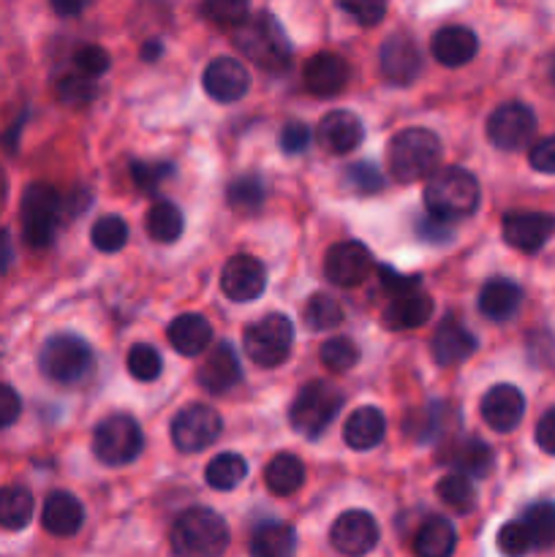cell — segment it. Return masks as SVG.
<instances>
[{
	"label": "cell",
	"instance_id": "cell-1",
	"mask_svg": "<svg viewBox=\"0 0 555 557\" xmlns=\"http://www.w3.org/2000/svg\"><path fill=\"white\" fill-rule=\"evenodd\" d=\"M234 44H237L239 54L256 63L259 69L286 71L292 65V44H288L286 33H283L281 22L270 14V11H259V14H248L237 27H234Z\"/></svg>",
	"mask_w": 555,
	"mask_h": 557
},
{
	"label": "cell",
	"instance_id": "cell-2",
	"mask_svg": "<svg viewBox=\"0 0 555 557\" xmlns=\"http://www.w3.org/2000/svg\"><path fill=\"white\" fill-rule=\"evenodd\" d=\"M479 183L468 169L441 166L435 169L424 185V207L444 221H462L473 215L479 207Z\"/></svg>",
	"mask_w": 555,
	"mask_h": 557
},
{
	"label": "cell",
	"instance_id": "cell-3",
	"mask_svg": "<svg viewBox=\"0 0 555 557\" xmlns=\"http://www.w3.org/2000/svg\"><path fill=\"white\" fill-rule=\"evenodd\" d=\"M172 549L183 557H212L229 547V525L218 511L196 506L183 511L172 525Z\"/></svg>",
	"mask_w": 555,
	"mask_h": 557
},
{
	"label": "cell",
	"instance_id": "cell-4",
	"mask_svg": "<svg viewBox=\"0 0 555 557\" xmlns=\"http://www.w3.org/2000/svg\"><path fill=\"white\" fill-rule=\"evenodd\" d=\"M441 163V141L428 128H406L390 145V172L397 183L430 177Z\"/></svg>",
	"mask_w": 555,
	"mask_h": 557
},
{
	"label": "cell",
	"instance_id": "cell-5",
	"mask_svg": "<svg viewBox=\"0 0 555 557\" xmlns=\"http://www.w3.org/2000/svg\"><path fill=\"white\" fill-rule=\"evenodd\" d=\"M343 408V392L337 389L330 381H310L299 389V395L294 397L292 411V428L297 430L305 438L316 441L326 428H330L332 419L341 413Z\"/></svg>",
	"mask_w": 555,
	"mask_h": 557
},
{
	"label": "cell",
	"instance_id": "cell-6",
	"mask_svg": "<svg viewBox=\"0 0 555 557\" xmlns=\"http://www.w3.org/2000/svg\"><path fill=\"white\" fill-rule=\"evenodd\" d=\"M38 368L54 384H76L90 373L92 348L76 335H54L41 346Z\"/></svg>",
	"mask_w": 555,
	"mask_h": 557
},
{
	"label": "cell",
	"instance_id": "cell-7",
	"mask_svg": "<svg viewBox=\"0 0 555 557\" xmlns=\"http://www.w3.org/2000/svg\"><path fill=\"white\" fill-rule=\"evenodd\" d=\"M63 196L49 185H30L22 196V237L30 248L52 245L58 223L63 218Z\"/></svg>",
	"mask_w": 555,
	"mask_h": 557
},
{
	"label": "cell",
	"instance_id": "cell-8",
	"mask_svg": "<svg viewBox=\"0 0 555 557\" xmlns=\"http://www.w3.org/2000/svg\"><path fill=\"white\" fill-rule=\"evenodd\" d=\"M141 449H145V435H141L139 422L128 413L107 417L92 435V451L109 468L128 466L141 455Z\"/></svg>",
	"mask_w": 555,
	"mask_h": 557
},
{
	"label": "cell",
	"instance_id": "cell-9",
	"mask_svg": "<svg viewBox=\"0 0 555 557\" xmlns=\"http://www.w3.org/2000/svg\"><path fill=\"white\" fill-rule=\"evenodd\" d=\"M245 354L259 368H278L286 362L294 346V324L281 313H270L254 326H248L243 337Z\"/></svg>",
	"mask_w": 555,
	"mask_h": 557
},
{
	"label": "cell",
	"instance_id": "cell-10",
	"mask_svg": "<svg viewBox=\"0 0 555 557\" xmlns=\"http://www.w3.org/2000/svg\"><path fill=\"white\" fill-rule=\"evenodd\" d=\"M221 413L205 403H194L185 406L183 411L174 417L172 422V441L180 451L185 455H199V451L210 449L221 435Z\"/></svg>",
	"mask_w": 555,
	"mask_h": 557
},
{
	"label": "cell",
	"instance_id": "cell-11",
	"mask_svg": "<svg viewBox=\"0 0 555 557\" xmlns=\"http://www.w3.org/2000/svg\"><path fill=\"white\" fill-rule=\"evenodd\" d=\"M533 131H536V114L531 107L520 101L501 103L488 120V139L498 150L515 152L531 141Z\"/></svg>",
	"mask_w": 555,
	"mask_h": 557
},
{
	"label": "cell",
	"instance_id": "cell-12",
	"mask_svg": "<svg viewBox=\"0 0 555 557\" xmlns=\"http://www.w3.org/2000/svg\"><path fill=\"white\" fill-rule=\"evenodd\" d=\"M373 272V253L362 243H337L324 256L326 281L341 288H354L365 283Z\"/></svg>",
	"mask_w": 555,
	"mask_h": 557
},
{
	"label": "cell",
	"instance_id": "cell-13",
	"mask_svg": "<svg viewBox=\"0 0 555 557\" xmlns=\"http://www.w3.org/2000/svg\"><path fill=\"white\" fill-rule=\"evenodd\" d=\"M504 239L515 250L536 253L555 237V215L536 210H517L504 215Z\"/></svg>",
	"mask_w": 555,
	"mask_h": 557
},
{
	"label": "cell",
	"instance_id": "cell-14",
	"mask_svg": "<svg viewBox=\"0 0 555 557\" xmlns=\"http://www.w3.org/2000/svg\"><path fill=\"white\" fill-rule=\"evenodd\" d=\"M330 542L341 555H368L379 544V522L362 509L343 511L332 525Z\"/></svg>",
	"mask_w": 555,
	"mask_h": 557
},
{
	"label": "cell",
	"instance_id": "cell-15",
	"mask_svg": "<svg viewBox=\"0 0 555 557\" xmlns=\"http://www.w3.org/2000/svg\"><path fill=\"white\" fill-rule=\"evenodd\" d=\"M264 286V264L248 253H239L234 259H229L221 272V288L232 302H254L256 297H261Z\"/></svg>",
	"mask_w": 555,
	"mask_h": 557
},
{
	"label": "cell",
	"instance_id": "cell-16",
	"mask_svg": "<svg viewBox=\"0 0 555 557\" xmlns=\"http://www.w3.org/2000/svg\"><path fill=\"white\" fill-rule=\"evenodd\" d=\"M422 71V52L406 33L386 38L381 47V74L392 85H411Z\"/></svg>",
	"mask_w": 555,
	"mask_h": 557
},
{
	"label": "cell",
	"instance_id": "cell-17",
	"mask_svg": "<svg viewBox=\"0 0 555 557\" xmlns=\"http://www.w3.org/2000/svg\"><path fill=\"white\" fill-rule=\"evenodd\" d=\"M250 74L237 58H215L205 69V90L212 101L234 103L248 92Z\"/></svg>",
	"mask_w": 555,
	"mask_h": 557
},
{
	"label": "cell",
	"instance_id": "cell-18",
	"mask_svg": "<svg viewBox=\"0 0 555 557\" xmlns=\"http://www.w3.org/2000/svg\"><path fill=\"white\" fill-rule=\"evenodd\" d=\"M522 413H526V397L517 386L495 384L482 397V419L495 433H511L522 422Z\"/></svg>",
	"mask_w": 555,
	"mask_h": 557
},
{
	"label": "cell",
	"instance_id": "cell-19",
	"mask_svg": "<svg viewBox=\"0 0 555 557\" xmlns=\"http://www.w3.org/2000/svg\"><path fill=\"white\" fill-rule=\"evenodd\" d=\"M199 384L205 386L210 395H226L243 379V368H239L237 351H234L232 343H218L212 346L210 357L199 364V373H196Z\"/></svg>",
	"mask_w": 555,
	"mask_h": 557
},
{
	"label": "cell",
	"instance_id": "cell-20",
	"mask_svg": "<svg viewBox=\"0 0 555 557\" xmlns=\"http://www.w3.org/2000/svg\"><path fill=\"white\" fill-rule=\"evenodd\" d=\"M305 90L313 96L330 98L337 96L343 87L348 85V65L341 54L335 52H319L305 63L303 69Z\"/></svg>",
	"mask_w": 555,
	"mask_h": 557
},
{
	"label": "cell",
	"instance_id": "cell-21",
	"mask_svg": "<svg viewBox=\"0 0 555 557\" xmlns=\"http://www.w3.org/2000/svg\"><path fill=\"white\" fill-rule=\"evenodd\" d=\"M365 125L362 120L354 112H346V109H335V112L324 114L319 123V139L321 145L326 147L335 156H343V152H351L362 145Z\"/></svg>",
	"mask_w": 555,
	"mask_h": 557
},
{
	"label": "cell",
	"instance_id": "cell-22",
	"mask_svg": "<svg viewBox=\"0 0 555 557\" xmlns=\"http://www.w3.org/2000/svg\"><path fill=\"white\" fill-rule=\"evenodd\" d=\"M433 58L446 69H460V65L471 63L473 54L479 49V38L471 27L449 25L441 27L433 36Z\"/></svg>",
	"mask_w": 555,
	"mask_h": 557
},
{
	"label": "cell",
	"instance_id": "cell-23",
	"mask_svg": "<svg viewBox=\"0 0 555 557\" xmlns=\"http://www.w3.org/2000/svg\"><path fill=\"white\" fill-rule=\"evenodd\" d=\"M441 462L457 473L466 476H488L490 468L495 466V455L484 441L479 438H460L452 441L444 451H441Z\"/></svg>",
	"mask_w": 555,
	"mask_h": 557
},
{
	"label": "cell",
	"instance_id": "cell-24",
	"mask_svg": "<svg viewBox=\"0 0 555 557\" xmlns=\"http://www.w3.org/2000/svg\"><path fill=\"white\" fill-rule=\"evenodd\" d=\"M82 522H85V509H82V504L71 493L58 490V493H52L47 500H44L41 525L44 531L52 533V536H60V539L74 536V533L82 528Z\"/></svg>",
	"mask_w": 555,
	"mask_h": 557
},
{
	"label": "cell",
	"instance_id": "cell-25",
	"mask_svg": "<svg viewBox=\"0 0 555 557\" xmlns=\"http://www.w3.org/2000/svg\"><path fill=\"white\" fill-rule=\"evenodd\" d=\"M430 348H433L435 362L444 364V368H449V364L466 362V359L477 351V337H473L471 332L460 324V321L446 319V321H441V326L435 330Z\"/></svg>",
	"mask_w": 555,
	"mask_h": 557
},
{
	"label": "cell",
	"instance_id": "cell-26",
	"mask_svg": "<svg viewBox=\"0 0 555 557\" xmlns=\"http://www.w3.org/2000/svg\"><path fill=\"white\" fill-rule=\"evenodd\" d=\"M169 343L183 357H199L210 348L212 343V326L205 315L199 313H183L169 324Z\"/></svg>",
	"mask_w": 555,
	"mask_h": 557
},
{
	"label": "cell",
	"instance_id": "cell-27",
	"mask_svg": "<svg viewBox=\"0 0 555 557\" xmlns=\"http://www.w3.org/2000/svg\"><path fill=\"white\" fill-rule=\"evenodd\" d=\"M386 435V419L379 408L365 406L357 408L351 417L343 424V441L348 444V449L354 451H368L373 446H379Z\"/></svg>",
	"mask_w": 555,
	"mask_h": 557
},
{
	"label": "cell",
	"instance_id": "cell-28",
	"mask_svg": "<svg viewBox=\"0 0 555 557\" xmlns=\"http://www.w3.org/2000/svg\"><path fill=\"white\" fill-rule=\"evenodd\" d=\"M430 315H433V299L424 297V294L406 292V294H397V297L386 305L384 324L386 330H395V332L419 330V326L428 324Z\"/></svg>",
	"mask_w": 555,
	"mask_h": 557
},
{
	"label": "cell",
	"instance_id": "cell-29",
	"mask_svg": "<svg viewBox=\"0 0 555 557\" xmlns=\"http://www.w3.org/2000/svg\"><path fill=\"white\" fill-rule=\"evenodd\" d=\"M520 305L522 288L515 281H506V277H495V281L484 283L482 294H479V310L490 321L511 319L520 310Z\"/></svg>",
	"mask_w": 555,
	"mask_h": 557
},
{
	"label": "cell",
	"instance_id": "cell-30",
	"mask_svg": "<svg viewBox=\"0 0 555 557\" xmlns=\"http://www.w3.org/2000/svg\"><path fill=\"white\" fill-rule=\"evenodd\" d=\"M457 547V531L449 520L444 517H433L419 528L417 539H414V553L419 557H446L455 553Z\"/></svg>",
	"mask_w": 555,
	"mask_h": 557
},
{
	"label": "cell",
	"instance_id": "cell-31",
	"mask_svg": "<svg viewBox=\"0 0 555 557\" xmlns=\"http://www.w3.org/2000/svg\"><path fill=\"white\" fill-rule=\"evenodd\" d=\"M294 549H297V533L283 522H267L256 528L250 539V553L256 557H288L294 555Z\"/></svg>",
	"mask_w": 555,
	"mask_h": 557
},
{
	"label": "cell",
	"instance_id": "cell-32",
	"mask_svg": "<svg viewBox=\"0 0 555 557\" xmlns=\"http://www.w3.org/2000/svg\"><path fill=\"white\" fill-rule=\"evenodd\" d=\"M264 484L272 495H292L305 484V466L294 455L272 457L264 468Z\"/></svg>",
	"mask_w": 555,
	"mask_h": 557
},
{
	"label": "cell",
	"instance_id": "cell-33",
	"mask_svg": "<svg viewBox=\"0 0 555 557\" xmlns=\"http://www.w3.org/2000/svg\"><path fill=\"white\" fill-rule=\"evenodd\" d=\"M183 212H180L177 205H172V201H156V205L147 210L145 228L147 234H150V239H156V243H174V239H180V234H183Z\"/></svg>",
	"mask_w": 555,
	"mask_h": 557
},
{
	"label": "cell",
	"instance_id": "cell-34",
	"mask_svg": "<svg viewBox=\"0 0 555 557\" xmlns=\"http://www.w3.org/2000/svg\"><path fill=\"white\" fill-rule=\"evenodd\" d=\"M33 520V495L25 487L0 490V528L22 531Z\"/></svg>",
	"mask_w": 555,
	"mask_h": 557
},
{
	"label": "cell",
	"instance_id": "cell-35",
	"mask_svg": "<svg viewBox=\"0 0 555 557\" xmlns=\"http://www.w3.org/2000/svg\"><path fill=\"white\" fill-rule=\"evenodd\" d=\"M245 476H248V462L239 455H234V451H223V455L212 457L205 473L207 484L218 490V493H229L237 484H243Z\"/></svg>",
	"mask_w": 555,
	"mask_h": 557
},
{
	"label": "cell",
	"instance_id": "cell-36",
	"mask_svg": "<svg viewBox=\"0 0 555 557\" xmlns=\"http://www.w3.org/2000/svg\"><path fill=\"white\" fill-rule=\"evenodd\" d=\"M303 319L305 326L313 332L335 330L343 321V308L335 297H330V294H313V297L305 302Z\"/></svg>",
	"mask_w": 555,
	"mask_h": 557
},
{
	"label": "cell",
	"instance_id": "cell-37",
	"mask_svg": "<svg viewBox=\"0 0 555 557\" xmlns=\"http://www.w3.org/2000/svg\"><path fill=\"white\" fill-rule=\"evenodd\" d=\"M522 522H526L528 533H531L533 549L553 547L555 544V504L542 500V504L528 506Z\"/></svg>",
	"mask_w": 555,
	"mask_h": 557
},
{
	"label": "cell",
	"instance_id": "cell-38",
	"mask_svg": "<svg viewBox=\"0 0 555 557\" xmlns=\"http://www.w3.org/2000/svg\"><path fill=\"white\" fill-rule=\"evenodd\" d=\"M435 490H439V498L444 500V506H449L452 511H460V515L471 511L477 504V493H473V484L466 473H446Z\"/></svg>",
	"mask_w": 555,
	"mask_h": 557
},
{
	"label": "cell",
	"instance_id": "cell-39",
	"mask_svg": "<svg viewBox=\"0 0 555 557\" xmlns=\"http://www.w3.org/2000/svg\"><path fill=\"white\" fill-rule=\"evenodd\" d=\"M92 245H96L101 253H118L128 243V223L120 215H103L98 218L96 226L90 232Z\"/></svg>",
	"mask_w": 555,
	"mask_h": 557
},
{
	"label": "cell",
	"instance_id": "cell-40",
	"mask_svg": "<svg viewBox=\"0 0 555 557\" xmlns=\"http://www.w3.org/2000/svg\"><path fill=\"white\" fill-rule=\"evenodd\" d=\"M226 201L229 207L237 212L259 210L261 201H264V185H261V180L254 177V174H245V177H237L229 185Z\"/></svg>",
	"mask_w": 555,
	"mask_h": 557
},
{
	"label": "cell",
	"instance_id": "cell-41",
	"mask_svg": "<svg viewBox=\"0 0 555 557\" xmlns=\"http://www.w3.org/2000/svg\"><path fill=\"white\" fill-rule=\"evenodd\" d=\"M319 357L326 370H332V373H346V370L357 368L359 348L357 343L348 341V337H332V341H326L324 346H321Z\"/></svg>",
	"mask_w": 555,
	"mask_h": 557
},
{
	"label": "cell",
	"instance_id": "cell-42",
	"mask_svg": "<svg viewBox=\"0 0 555 557\" xmlns=\"http://www.w3.org/2000/svg\"><path fill=\"white\" fill-rule=\"evenodd\" d=\"M125 364H128V373L134 375L136 381H147V384L156 381L163 370L161 354H158L152 346H147V343H136V346H131L128 357H125Z\"/></svg>",
	"mask_w": 555,
	"mask_h": 557
},
{
	"label": "cell",
	"instance_id": "cell-43",
	"mask_svg": "<svg viewBox=\"0 0 555 557\" xmlns=\"http://www.w3.org/2000/svg\"><path fill=\"white\" fill-rule=\"evenodd\" d=\"M250 0H205L201 14L218 27H237L248 16Z\"/></svg>",
	"mask_w": 555,
	"mask_h": 557
},
{
	"label": "cell",
	"instance_id": "cell-44",
	"mask_svg": "<svg viewBox=\"0 0 555 557\" xmlns=\"http://www.w3.org/2000/svg\"><path fill=\"white\" fill-rule=\"evenodd\" d=\"M533 549V539L528 533L526 522L515 520V522H506L504 528L498 531V553L509 555V557H520Z\"/></svg>",
	"mask_w": 555,
	"mask_h": 557
},
{
	"label": "cell",
	"instance_id": "cell-45",
	"mask_svg": "<svg viewBox=\"0 0 555 557\" xmlns=\"http://www.w3.org/2000/svg\"><path fill=\"white\" fill-rule=\"evenodd\" d=\"M58 92L60 98H63V103H69V107H85V103H90L92 96H96V85H92V76L79 71V74L63 76L58 85Z\"/></svg>",
	"mask_w": 555,
	"mask_h": 557
},
{
	"label": "cell",
	"instance_id": "cell-46",
	"mask_svg": "<svg viewBox=\"0 0 555 557\" xmlns=\"http://www.w3.org/2000/svg\"><path fill=\"white\" fill-rule=\"evenodd\" d=\"M172 163L134 161V166H131V177H134L136 188H139L141 194H156V190L161 188L163 180L172 177Z\"/></svg>",
	"mask_w": 555,
	"mask_h": 557
},
{
	"label": "cell",
	"instance_id": "cell-47",
	"mask_svg": "<svg viewBox=\"0 0 555 557\" xmlns=\"http://www.w3.org/2000/svg\"><path fill=\"white\" fill-rule=\"evenodd\" d=\"M346 14L354 16V22L362 27H375L386 14L390 0H335Z\"/></svg>",
	"mask_w": 555,
	"mask_h": 557
},
{
	"label": "cell",
	"instance_id": "cell-48",
	"mask_svg": "<svg viewBox=\"0 0 555 557\" xmlns=\"http://www.w3.org/2000/svg\"><path fill=\"white\" fill-rule=\"evenodd\" d=\"M346 183L359 194H379L384 188V174L373 163H351L346 172Z\"/></svg>",
	"mask_w": 555,
	"mask_h": 557
},
{
	"label": "cell",
	"instance_id": "cell-49",
	"mask_svg": "<svg viewBox=\"0 0 555 557\" xmlns=\"http://www.w3.org/2000/svg\"><path fill=\"white\" fill-rule=\"evenodd\" d=\"M74 60H76V69L87 76H98L109 69V52L103 47H98V44H87V47H82Z\"/></svg>",
	"mask_w": 555,
	"mask_h": 557
},
{
	"label": "cell",
	"instance_id": "cell-50",
	"mask_svg": "<svg viewBox=\"0 0 555 557\" xmlns=\"http://www.w3.org/2000/svg\"><path fill=\"white\" fill-rule=\"evenodd\" d=\"M417 237L424 239V243H433V245L449 243V239H452L449 221H444V218L428 212V215L419 218V221H417Z\"/></svg>",
	"mask_w": 555,
	"mask_h": 557
},
{
	"label": "cell",
	"instance_id": "cell-51",
	"mask_svg": "<svg viewBox=\"0 0 555 557\" xmlns=\"http://www.w3.org/2000/svg\"><path fill=\"white\" fill-rule=\"evenodd\" d=\"M310 145V131L305 123H297V120H292V123L283 125L281 131V150L286 152V156H299V152L308 150Z\"/></svg>",
	"mask_w": 555,
	"mask_h": 557
},
{
	"label": "cell",
	"instance_id": "cell-52",
	"mask_svg": "<svg viewBox=\"0 0 555 557\" xmlns=\"http://www.w3.org/2000/svg\"><path fill=\"white\" fill-rule=\"evenodd\" d=\"M528 161L536 172L542 174H555V136H547V139L536 141L528 152Z\"/></svg>",
	"mask_w": 555,
	"mask_h": 557
},
{
	"label": "cell",
	"instance_id": "cell-53",
	"mask_svg": "<svg viewBox=\"0 0 555 557\" xmlns=\"http://www.w3.org/2000/svg\"><path fill=\"white\" fill-rule=\"evenodd\" d=\"M22 413V400L9 384H0V430L11 428V424L20 419Z\"/></svg>",
	"mask_w": 555,
	"mask_h": 557
},
{
	"label": "cell",
	"instance_id": "cell-54",
	"mask_svg": "<svg viewBox=\"0 0 555 557\" xmlns=\"http://www.w3.org/2000/svg\"><path fill=\"white\" fill-rule=\"evenodd\" d=\"M536 444H539V449L555 457V406L550 408V411H544L542 419H539Z\"/></svg>",
	"mask_w": 555,
	"mask_h": 557
},
{
	"label": "cell",
	"instance_id": "cell-55",
	"mask_svg": "<svg viewBox=\"0 0 555 557\" xmlns=\"http://www.w3.org/2000/svg\"><path fill=\"white\" fill-rule=\"evenodd\" d=\"M381 281H384V286L390 288L392 297H397V294H406L411 292V288L419 286V277H408V275H397L395 270H390V267H381Z\"/></svg>",
	"mask_w": 555,
	"mask_h": 557
},
{
	"label": "cell",
	"instance_id": "cell-56",
	"mask_svg": "<svg viewBox=\"0 0 555 557\" xmlns=\"http://www.w3.org/2000/svg\"><path fill=\"white\" fill-rule=\"evenodd\" d=\"M92 5V0H52V9L58 16H79Z\"/></svg>",
	"mask_w": 555,
	"mask_h": 557
},
{
	"label": "cell",
	"instance_id": "cell-57",
	"mask_svg": "<svg viewBox=\"0 0 555 557\" xmlns=\"http://www.w3.org/2000/svg\"><path fill=\"white\" fill-rule=\"evenodd\" d=\"M14 261V248H11V237L3 226H0V275L11 267Z\"/></svg>",
	"mask_w": 555,
	"mask_h": 557
},
{
	"label": "cell",
	"instance_id": "cell-58",
	"mask_svg": "<svg viewBox=\"0 0 555 557\" xmlns=\"http://www.w3.org/2000/svg\"><path fill=\"white\" fill-rule=\"evenodd\" d=\"M161 52H163V49H161V44H158V41H147L145 47H141V54H145V60H158V58H161Z\"/></svg>",
	"mask_w": 555,
	"mask_h": 557
},
{
	"label": "cell",
	"instance_id": "cell-59",
	"mask_svg": "<svg viewBox=\"0 0 555 557\" xmlns=\"http://www.w3.org/2000/svg\"><path fill=\"white\" fill-rule=\"evenodd\" d=\"M5 194H9V183H5V174L0 172V205L5 201Z\"/></svg>",
	"mask_w": 555,
	"mask_h": 557
},
{
	"label": "cell",
	"instance_id": "cell-60",
	"mask_svg": "<svg viewBox=\"0 0 555 557\" xmlns=\"http://www.w3.org/2000/svg\"><path fill=\"white\" fill-rule=\"evenodd\" d=\"M550 79H553V85H555V54L550 58Z\"/></svg>",
	"mask_w": 555,
	"mask_h": 557
}]
</instances>
